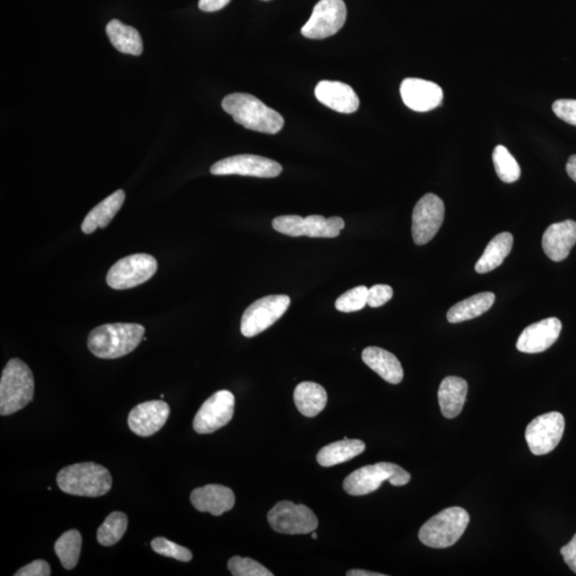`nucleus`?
<instances>
[{"instance_id": "obj_17", "label": "nucleus", "mask_w": 576, "mask_h": 576, "mask_svg": "<svg viewBox=\"0 0 576 576\" xmlns=\"http://www.w3.org/2000/svg\"><path fill=\"white\" fill-rule=\"evenodd\" d=\"M400 95L407 107L417 113L437 108L443 100V90L437 83L419 78H406L400 85Z\"/></svg>"}, {"instance_id": "obj_28", "label": "nucleus", "mask_w": 576, "mask_h": 576, "mask_svg": "<svg viewBox=\"0 0 576 576\" xmlns=\"http://www.w3.org/2000/svg\"><path fill=\"white\" fill-rule=\"evenodd\" d=\"M512 245L513 236L511 233L504 232L496 235L486 245L484 254L480 256L477 265H475V271L483 275V273L496 270L512 253Z\"/></svg>"}, {"instance_id": "obj_41", "label": "nucleus", "mask_w": 576, "mask_h": 576, "mask_svg": "<svg viewBox=\"0 0 576 576\" xmlns=\"http://www.w3.org/2000/svg\"><path fill=\"white\" fill-rule=\"evenodd\" d=\"M568 176L576 183V155L570 156L566 165Z\"/></svg>"}, {"instance_id": "obj_29", "label": "nucleus", "mask_w": 576, "mask_h": 576, "mask_svg": "<svg viewBox=\"0 0 576 576\" xmlns=\"http://www.w3.org/2000/svg\"><path fill=\"white\" fill-rule=\"evenodd\" d=\"M106 32L111 44L119 52L133 56L142 54V39L135 28L127 26L119 20H113L106 27Z\"/></svg>"}, {"instance_id": "obj_33", "label": "nucleus", "mask_w": 576, "mask_h": 576, "mask_svg": "<svg viewBox=\"0 0 576 576\" xmlns=\"http://www.w3.org/2000/svg\"><path fill=\"white\" fill-rule=\"evenodd\" d=\"M228 568L234 576H273L271 570L249 557L234 556L228 561Z\"/></svg>"}, {"instance_id": "obj_23", "label": "nucleus", "mask_w": 576, "mask_h": 576, "mask_svg": "<svg viewBox=\"0 0 576 576\" xmlns=\"http://www.w3.org/2000/svg\"><path fill=\"white\" fill-rule=\"evenodd\" d=\"M468 395V383L460 377L449 376L441 383L438 400L442 415L455 418L462 412Z\"/></svg>"}, {"instance_id": "obj_15", "label": "nucleus", "mask_w": 576, "mask_h": 576, "mask_svg": "<svg viewBox=\"0 0 576 576\" xmlns=\"http://www.w3.org/2000/svg\"><path fill=\"white\" fill-rule=\"evenodd\" d=\"M235 411V396L230 391H218L200 408L193 419V429L200 434L217 432L231 422Z\"/></svg>"}, {"instance_id": "obj_43", "label": "nucleus", "mask_w": 576, "mask_h": 576, "mask_svg": "<svg viewBox=\"0 0 576 576\" xmlns=\"http://www.w3.org/2000/svg\"><path fill=\"white\" fill-rule=\"evenodd\" d=\"M312 537H313V539H317V534L316 533H313Z\"/></svg>"}, {"instance_id": "obj_13", "label": "nucleus", "mask_w": 576, "mask_h": 576, "mask_svg": "<svg viewBox=\"0 0 576 576\" xmlns=\"http://www.w3.org/2000/svg\"><path fill=\"white\" fill-rule=\"evenodd\" d=\"M445 206L438 195L425 194L412 214V237L417 245H426L443 225Z\"/></svg>"}, {"instance_id": "obj_42", "label": "nucleus", "mask_w": 576, "mask_h": 576, "mask_svg": "<svg viewBox=\"0 0 576 576\" xmlns=\"http://www.w3.org/2000/svg\"><path fill=\"white\" fill-rule=\"evenodd\" d=\"M346 575L348 576H384V574L382 573H374V572H365V570H349L348 572L346 573Z\"/></svg>"}, {"instance_id": "obj_27", "label": "nucleus", "mask_w": 576, "mask_h": 576, "mask_svg": "<svg viewBox=\"0 0 576 576\" xmlns=\"http://www.w3.org/2000/svg\"><path fill=\"white\" fill-rule=\"evenodd\" d=\"M495 295L486 292L472 296L468 299L458 302L447 312V321L451 323H460L472 321L474 318L482 316L488 312L494 305Z\"/></svg>"}, {"instance_id": "obj_10", "label": "nucleus", "mask_w": 576, "mask_h": 576, "mask_svg": "<svg viewBox=\"0 0 576 576\" xmlns=\"http://www.w3.org/2000/svg\"><path fill=\"white\" fill-rule=\"evenodd\" d=\"M268 523L279 534L305 535L317 529L318 519L309 507L282 501L268 512Z\"/></svg>"}, {"instance_id": "obj_36", "label": "nucleus", "mask_w": 576, "mask_h": 576, "mask_svg": "<svg viewBox=\"0 0 576 576\" xmlns=\"http://www.w3.org/2000/svg\"><path fill=\"white\" fill-rule=\"evenodd\" d=\"M393 297V288L389 285L377 284L368 288L367 305L371 307L383 306Z\"/></svg>"}, {"instance_id": "obj_31", "label": "nucleus", "mask_w": 576, "mask_h": 576, "mask_svg": "<svg viewBox=\"0 0 576 576\" xmlns=\"http://www.w3.org/2000/svg\"><path fill=\"white\" fill-rule=\"evenodd\" d=\"M128 519L121 512H111L98 529V541L103 546H111L119 542L126 533Z\"/></svg>"}, {"instance_id": "obj_14", "label": "nucleus", "mask_w": 576, "mask_h": 576, "mask_svg": "<svg viewBox=\"0 0 576 576\" xmlns=\"http://www.w3.org/2000/svg\"><path fill=\"white\" fill-rule=\"evenodd\" d=\"M282 166L276 160L253 154L231 156L216 162L211 168L214 176H244L271 178L282 173Z\"/></svg>"}, {"instance_id": "obj_39", "label": "nucleus", "mask_w": 576, "mask_h": 576, "mask_svg": "<svg viewBox=\"0 0 576 576\" xmlns=\"http://www.w3.org/2000/svg\"><path fill=\"white\" fill-rule=\"evenodd\" d=\"M564 563L576 574V534L568 545L563 546L561 550Z\"/></svg>"}, {"instance_id": "obj_9", "label": "nucleus", "mask_w": 576, "mask_h": 576, "mask_svg": "<svg viewBox=\"0 0 576 576\" xmlns=\"http://www.w3.org/2000/svg\"><path fill=\"white\" fill-rule=\"evenodd\" d=\"M158 268V261L152 255L139 254L126 256L110 268L107 284L117 290L133 288L149 281Z\"/></svg>"}, {"instance_id": "obj_24", "label": "nucleus", "mask_w": 576, "mask_h": 576, "mask_svg": "<svg viewBox=\"0 0 576 576\" xmlns=\"http://www.w3.org/2000/svg\"><path fill=\"white\" fill-rule=\"evenodd\" d=\"M125 193L121 189L110 194L89 212L82 225V232L92 234L98 228L107 227L125 204Z\"/></svg>"}, {"instance_id": "obj_1", "label": "nucleus", "mask_w": 576, "mask_h": 576, "mask_svg": "<svg viewBox=\"0 0 576 576\" xmlns=\"http://www.w3.org/2000/svg\"><path fill=\"white\" fill-rule=\"evenodd\" d=\"M221 105L237 125L248 130L275 135L283 128V116L254 95L233 93L223 99Z\"/></svg>"}, {"instance_id": "obj_34", "label": "nucleus", "mask_w": 576, "mask_h": 576, "mask_svg": "<svg viewBox=\"0 0 576 576\" xmlns=\"http://www.w3.org/2000/svg\"><path fill=\"white\" fill-rule=\"evenodd\" d=\"M367 295L368 288L365 285L351 288L335 301V307L344 313L360 311L367 305Z\"/></svg>"}, {"instance_id": "obj_20", "label": "nucleus", "mask_w": 576, "mask_h": 576, "mask_svg": "<svg viewBox=\"0 0 576 576\" xmlns=\"http://www.w3.org/2000/svg\"><path fill=\"white\" fill-rule=\"evenodd\" d=\"M575 244L576 222L573 220L554 223L546 228L542 237V248L554 262L566 260Z\"/></svg>"}, {"instance_id": "obj_19", "label": "nucleus", "mask_w": 576, "mask_h": 576, "mask_svg": "<svg viewBox=\"0 0 576 576\" xmlns=\"http://www.w3.org/2000/svg\"><path fill=\"white\" fill-rule=\"evenodd\" d=\"M315 97L322 104L340 114H354L360 106L359 98L354 89L340 82H318Z\"/></svg>"}, {"instance_id": "obj_16", "label": "nucleus", "mask_w": 576, "mask_h": 576, "mask_svg": "<svg viewBox=\"0 0 576 576\" xmlns=\"http://www.w3.org/2000/svg\"><path fill=\"white\" fill-rule=\"evenodd\" d=\"M169 415L170 407L166 401H145L131 411L128 427L139 437H150L165 426Z\"/></svg>"}, {"instance_id": "obj_38", "label": "nucleus", "mask_w": 576, "mask_h": 576, "mask_svg": "<svg viewBox=\"0 0 576 576\" xmlns=\"http://www.w3.org/2000/svg\"><path fill=\"white\" fill-rule=\"evenodd\" d=\"M52 574L49 564L42 559L28 563L27 566L21 568L15 576H49Z\"/></svg>"}, {"instance_id": "obj_22", "label": "nucleus", "mask_w": 576, "mask_h": 576, "mask_svg": "<svg viewBox=\"0 0 576 576\" xmlns=\"http://www.w3.org/2000/svg\"><path fill=\"white\" fill-rule=\"evenodd\" d=\"M362 360L385 382L399 384L404 379V369L397 357L379 347H367L362 352Z\"/></svg>"}, {"instance_id": "obj_6", "label": "nucleus", "mask_w": 576, "mask_h": 576, "mask_svg": "<svg viewBox=\"0 0 576 576\" xmlns=\"http://www.w3.org/2000/svg\"><path fill=\"white\" fill-rule=\"evenodd\" d=\"M385 480L401 486L409 484L411 475L395 463L379 462L356 469L345 478L343 488L350 495H367L378 490Z\"/></svg>"}, {"instance_id": "obj_21", "label": "nucleus", "mask_w": 576, "mask_h": 576, "mask_svg": "<svg viewBox=\"0 0 576 576\" xmlns=\"http://www.w3.org/2000/svg\"><path fill=\"white\" fill-rule=\"evenodd\" d=\"M190 501L198 512L218 517L231 511L235 505V494L228 486L206 485L194 489L190 494Z\"/></svg>"}, {"instance_id": "obj_30", "label": "nucleus", "mask_w": 576, "mask_h": 576, "mask_svg": "<svg viewBox=\"0 0 576 576\" xmlns=\"http://www.w3.org/2000/svg\"><path fill=\"white\" fill-rule=\"evenodd\" d=\"M82 537L77 529H70L56 541L55 552L61 564L66 570L74 569L80 561Z\"/></svg>"}, {"instance_id": "obj_25", "label": "nucleus", "mask_w": 576, "mask_h": 576, "mask_svg": "<svg viewBox=\"0 0 576 576\" xmlns=\"http://www.w3.org/2000/svg\"><path fill=\"white\" fill-rule=\"evenodd\" d=\"M294 400L302 416L315 417L326 408L328 395L321 384L306 382L296 387Z\"/></svg>"}, {"instance_id": "obj_12", "label": "nucleus", "mask_w": 576, "mask_h": 576, "mask_svg": "<svg viewBox=\"0 0 576 576\" xmlns=\"http://www.w3.org/2000/svg\"><path fill=\"white\" fill-rule=\"evenodd\" d=\"M563 432L564 417L562 413L549 412L537 417L529 424L525 439L530 451L536 456H542L556 449Z\"/></svg>"}, {"instance_id": "obj_26", "label": "nucleus", "mask_w": 576, "mask_h": 576, "mask_svg": "<svg viewBox=\"0 0 576 576\" xmlns=\"http://www.w3.org/2000/svg\"><path fill=\"white\" fill-rule=\"evenodd\" d=\"M365 449V442L345 438L342 441L334 442V443L322 447L318 451L316 460L323 468L334 467L340 463L354 460L357 456L361 455Z\"/></svg>"}, {"instance_id": "obj_8", "label": "nucleus", "mask_w": 576, "mask_h": 576, "mask_svg": "<svg viewBox=\"0 0 576 576\" xmlns=\"http://www.w3.org/2000/svg\"><path fill=\"white\" fill-rule=\"evenodd\" d=\"M290 299L287 295L266 296L254 302L244 312L240 331L245 338H254L281 318L288 310Z\"/></svg>"}, {"instance_id": "obj_7", "label": "nucleus", "mask_w": 576, "mask_h": 576, "mask_svg": "<svg viewBox=\"0 0 576 576\" xmlns=\"http://www.w3.org/2000/svg\"><path fill=\"white\" fill-rule=\"evenodd\" d=\"M272 228L290 237L334 238L343 230L345 222L340 217L311 215L302 218L298 215H287L275 218Z\"/></svg>"}, {"instance_id": "obj_40", "label": "nucleus", "mask_w": 576, "mask_h": 576, "mask_svg": "<svg viewBox=\"0 0 576 576\" xmlns=\"http://www.w3.org/2000/svg\"><path fill=\"white\" fill-rule=\"evenodd\" d=\"M231 0H200L199 8L203 13H216L230 4Z\"/></svg>"}, {"instance_id": "obj_35", "label": "nucleus", "mask_w": 576, "mask_h": 576, "mask_svg": "<svg viewBox=\"0 0 576 576\" xmlns=\"http://www.w3.org/2000/svg\"><path fill=\"white\" fill-rule=\"evenodd\" d=\"M150 546L155 553L159 554L161 556L171 557L176 561L188 563L193 561V553L187 547L182 546L164 538V537H158L150 542Z\"/></svg>"}, {"instance_id": "obj_44", "label": "nucleus", "mask_w": 576, "mask_h": 576, "mask_svg": "<svg viewBox=\"0 0 576 576\" xmlns=\"http://www.w3.org/2000/svg\"><path fill=\"white\" fill-rule=\"evenodd\" d=\"M265 2H267V0H265Z\"/></svg>"}, {"instance_id": "obj_32", "label": "nucleus", "mask_w": 576, "mask_h": 576, "mask_svg": "<svg viewBox=\"0 0 576 576\" xmlns=\"http://www.w3.org/2000/svg\"><path fill=\"white\" fill-rule=\"evenodd\" d=\"M494 164L496 175L502 182L512 184L521 176V168L504 145H497L494 149Z\"/></svg>"}, {"instance_id": "obj_5", "label": "nucleus", "mask_w": 576, "mask_h": 576, "mask_svg": "<svg viewBox=\"0 0 576 576\" xmlns=\"http://www.w3.org/2000/svg\"><path fill=\"white\" fill-rule=\"evenodd\" d=\"M469 523V514L466 509L446 508L423 525L418 539L433 549H446L461 538Z\"/></svg>"}, {"instance_id": "obj_2", "label": "nucleus", "mask_w": 576, "mask_h": 576, "mask_svg": "<svg viewBox=\"0 0 576 576\" xmlns=\"http://www.w3.org/2000/svg\"><path fill=\"white\" fill-rule=\"evenodd\" d=\"M139 323H107L92 330L88 338L89 350L99 359H117L131 354L144 338Z\"/></svg>"}, {"instance_id": "obj_37", "label": "nucleus", "mask_w": 576, "mask_h": 576, "mask_svg": "<svg viewBox=\"0 0 576 576\" xmlns=\"http://www.w3.org/2000/svg\"><path fill=\"white\" fill-rule=\"evenodd\" d=\"M552 108L559 119L576 126V99H558Z\"/></svg>"}, {"instance_id": "obj_4", "label": "nucleus", "mask_w": 576, "mask_h": 576, "mask_svg": "<svg viewBox=\"0 0 576 576\" xmlns=\"http://www.w3.org/2000/svg\"><path fill=\"white\" fill-rule=\"evenodd\" d=\"M35 395V378L25 362L14 357L0 380V415L11 416L25 408Z\"/></svg>"}, {"instance_id": "obj_18", "label": "nucleus", "mask_w": 576, "mask_h": 576, "mask_svg": "<svg viewBox=\"0 0 576 576\" xmlns=\"http://www.w3.org/2000/svg\"><path fill=\"white\" fill-rule=\"evenodd\" d=\"M562 329L563 324L556 317L530 324L520 335L517 349L524 354H540L555 344Z\"/></svg>"}, {"instance_id": "obj_3", "label": "nucleus", "mask_w": 576, "mask_h": 576, "mask_svg": "<svg viewBox=\"0 0 576 576\" xmlns=\"http://www.w3.org/2000/svg\"><path fill=\"white\" fill-rule=\"evenodd\" d=\"M57 484L64 494L99 497L108 494L113 486V477L108 469L100 464L83 462L60 469Z\"/></svg>"}, {"instance_id": "obj_11", "label": "nucleus", "mask_w": 576, "mask_h": 576, "mask_svg": "<svg viewBox=\"0 0 576 576\" xmlns=\"http://www.w3.org/2000/svg\"><path fill=\"white\" fill-rule=\"evenodd\" d=\"M346 19L347 8L343 0H321L310 20L302 27V36L313 40L332 37L342 30Z\"/></svg>"}]
</instances>
